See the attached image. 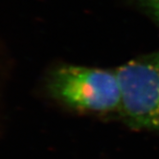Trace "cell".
I'll return each mask as SVG.
<instances>
[{"instance_id":"1","label":"cell","mask_w":159,"mask_h":159,"mask_svg":"<svg viewBox=\"0 0 159 159\" xmlns=\"http://www.w3.org/2000/svg\"><path fill=\"white\" fill-rule=\"evenodd\" d=\"M53 98L72 108L93 112L119 111L121 88L115 71L77 65H61L47 79Z\"/></svg>"},{"instance_id":"2","label":"cell","mask_w":159,"mask_h":159,"mask_svg":"<svg viewBox=\"0 0 159 159\" xmlns=\"http://www.w3.org/2000/svg\"><path fill=\"white\" fill-rule=\"evenodd\" d=\"M121 88L120 114L135 129L159 131V50L115 70Z\"/></svg>"},{"instance_id":"3","label":"cell","mask_w":159,"mask_h":159,"mask_svg":"<svg viewBox=\"0 0 159 159\" xmlns=\"http://www.w3.org/2000/svg\"><path fill=\"white\" fill-rule=\"evenodd\" d=\"M132 1L159 23V0H132Z\"/></svg>"}]
</instances>
